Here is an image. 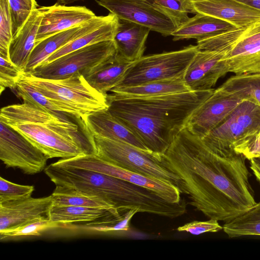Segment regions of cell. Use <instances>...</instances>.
I'll return each instance as SVG.
<instances>
[{
    "label": "cell",
    "instance_id": "cell-40",
    "mask_svg": "<svg viewBox=\"0 0 260 260\" xmlns=\"http://www.w3.org/2000/svg\"><path fill=\"white\" fill-rule=\"evenodd\" d=\"M138 213L137 210H129L126 212L124 218L113 224L90 225L88 229L100 232H124L129 229V222L134 215Z\"/></svg>",
    "mask_w": 260,
    "mask_h": 260
},
{
    "label": "cell",
    "instance_id": "cell-30",
    "mask_svg": "<svg viewBox=\"0 0 260 260\" xmlns=\"http://www.w3.org/2000/svg\"><path fill=\"white\" fill-rule=\"evenodd\" d=\"M160 12L167 16L177 28L186 23L188 14H197L191 0H148Z\"/></svg>",
    "mask_w": 260,
    "mask_h": 260
},
{
    "label": "cell",
    "instance_id": "cell-43",
    "mask_svg": "<svg viewBox=\"0 0 260 260\" xmlns=\"http://www.w3.org/2000/svg\"><path fill=\"white\" fill-rule=\"evenodd\" d=\"M79 1H84V0H57V4L60 5H67L73 3L74 2Z\"/></svg>",
    "mask_w": 260,
    "mask_h": 260
},
{
    "label": "cell",
    "instance_id": "cell-6",
    "mask_svg": "<svg viewBox=\"0 0 260 260\" xmlns=\"http://www.w3.org/2000/svg\"><path fill=\"white\" fill-rule=\"evenodd\" d=\"M198 50L197 46L190 45L177 51L142 56L134 61L117 86L183 77Z\"/></svg>",
    "mask_w": 260,
    "mask_h": 260
},
{
    "label": "cell",
    "instance_id": "cell-24",
    "mask_svg": "<svg viewBox=\"0 0 260 260\" xmlns=\"http://www.w3.org/2000/svg\"><path fill=\"white\" fill-rule=\"evenodd\" d=\"M238 28L232 24L217 18L197 13L172 34L174 41L206 39Z\"/></svg>",
    "mask_w": 260,
    "mask_h": 260
},
{
    "label": "cell",
    "instance_id": "cell-5",
    "mask_svg": "<svg viewBox=\"0 0 260 260\" xmlns=\"http://www.w3.org/2000/svg\"><path fill=\"white\" fill-rule=\"evenodd\" d=\"M96 155L117 167L143 175L166 181L175 185L181 193V178L160 162V154L139 149L125 142L93 136Z\"/></svg>",
    "mask_w": 260,
    "mask_h": 260
},
{
    "label": "cell",
    "instance_id": "cell-15",
    "mask_svg": "<svg viewBox=\"0 0 260 260\" xmlns=\"http://www.w3.org/2000/svg\"><path fill=\"white\" fill-rule=\"evenodd\" d=\"M52 206L51 195L39 198L30 196L0 203V232L38 220L50 219Z\"/></svg>",
    "mask_w": 260,
    "mask_h": 260
},
{
    "label": "cell",
    "instance_id": "cell-38",
    "mask_svg": "<svg viewBox=\"0 0 260 260\" xmlns=\"http://www.w3.org/2000/svg\"><path fill=\"white\" fill-rule=\"evenodd\" d=\"M234 149L249 160L260 157V131L237 142Z\"/></svg>",
    "mask_w": 260,
    "mask_h": 260
},
{
    "label": "cell",
    "instance_id": "cell-26",
    "mask_svg": "<svg viewBox=\"0 0 260 260\" xmlns=\"http://www.w3.org/2000/svg\"><path fill=\"white\" fill-rule=\"evenodd\" d=\"M118 20V18L116 16L98 28L76 38L52 53L40 64L50 62L63 55L86 46L102 41L113 40L117 27Z\"/></svg>",
    "mask_w": 260,
    "mask_h": 260
},
{
    "label": "cell",
    "instance_id": "cell-9",
    "mask_svg": "<svg viewBox=\"0 0 260 260\" xmlns=\"http://www.w3.org/2000/svg\"><path fill=\"white\" fill-rule=\"evenodd\" d=\"M56 163L94 171L143 186L155 192L170 203H179L183 200L181 192L174 184L117 167L103 160L96 154L81 155L61 159Z\"/></svg>",
    "mask_w": 260,
    "mask_h": 260
},
{
    "label": "cell",
    "instance_id": "cell-18",
    "mask_svg": "<svg viewBox=\"0 0 260 260\" xmlns=\"http://www.w3.org/2000/svg\"><path fill=\"white\" fill-rule=\"evenodd\" d=\"M197 13L226 21L237 28L260 20V11L237 0H191Z\"/></svg>",
    "mask_w": 260,
    "mask_h": 260
},
{
    "label": "cell",
    "instance_id": "cell-21",
    "mask_svg": "<svg viewBox=\"0 0 260 260\" xmlns=\"http://www.w3.org/2000/svg\"><path fill=\"white\" fill-rule=\"evenodd\" d=\"M150 30L145 26L118 18L113 39L116 54L129 61L140 58L145 50V43Z\"/></svg>",
    "mask_w": 260,
    "mask_h": 260
},
{
    "label": "cell",
    "instance_id": "cell-29",
    "mask_svg": "<svg viewBox=\"0 0 260 260\" xmlns=\"http://www.w3.org/2000/svg\"><path fill=\"white\" fill-rule=\"evenodd\" d=\"M222 229L230 238L260 236V202L256 203L242 214L225 222Z\"/></svg>",
    "mask_w": 260,
    "mask_h": 260
},
{
    "label": "cell",
    "instance_id": "cell-3",
    "mask_svg": "<svg viewBox=\"0 0 260 260\" xmlns=\"http://www.w3.org/2000/svg\"><path fill=\"white\" fill-rule=\"evenodd\" d=\"M0 120L13 128L48 158L96 154L94 137L84 120L23 103L2 108Z\"/></svg>",
    "mask_w": 260,
    "mask_h": 260
},
{
    "label": "cell",
    "instance_id": "cell-13",
    "mask_svg": "<svg viewBox=\"0 0 260 260\" xmlns=\"http://www.w3.org/2000/svg\"><path fill=\"white\" fill-rule=\"evenodd\" d=\"M223 60L229 73H260V20L245 28Z\"/></svg>",
    "mask_w": 260,
    "mask_h": 260
},
{
    "label": "cell",
    "instance_id": "cell-36",
    "mask_svg": "<svg viewBox=\"0 0 260 260\" xmlns=\"http://www.w3.org/2000/svg\"><path fill=\"white\" fill-rule=\"evenodd\" d=\"M32 185H24L11 182L0 177V203L31 196Z\"/></svg>",
    "mask_w": 260,
    "mask_h": 260
},
{
    "label": "cell",
    "instance_id": "cell-35",
    "mask_svg": "<svg viewBox=\"0 0 260 260\" xmlns=\"http://www.w3.org/2000/svg\"><path fill=\"white\" fill-rule=\"evenodd\" d=\"M0 56L10 59L9 48L13 38L9 0H0Z\"/></svg>",
    "mask_w": 260,
    "mask_h": 260
},
{
    "label": "cell",
    "instance_id": "cell-28",
    "mask_svg": "<svg viewBox=\"0 0 260 260\" xmlns=\"http://www.w3.org/2000/svg\"><path fill=\"white\" fill-rule=\"evenodd\" d=\"M51 196L54 206H80L119 210L96 197L70 187L56 185Z\"/></svg>",
    "mask_w": 260,
    "mask_h": 260
},
{
    "label": "cell",
    "instance_id": "cell-27",
    "mask_svg": "<svg viewBox=\"0 0 260 260\" xmlns=\"http://www.w3.org/2000/svg\"><path fill=\"white\" fill-rule=\"evenodd\" d=\"M219 87L260 106V73L235 75Z\"/></svg>",
    "mask_w": 260,
    "mask_h": 260
},
{
    "label": "cell",
    "instance_id": "cell-16",
    "mask_svg": "<svg viewBox=\"0 0 260 260\" xmlns=\"http://www.w3.org/2000/svg\"><path fill=\"white\" fill-rule=\"evenodd\" d=\"M116 16L110 13L106 16H96L81 25L54 34L35 43L24 73H29L52 53L76 38L108 22Z\"/></svg>",
    "mask_w": 260,
    "mask_h": 260
},
{
    "label": "cell",
    "instance_id": "cell-11",
    "mask_svg": "<svg viewBox=\"0 0 260 260\" xmlns=\"http://www.w3.org/2000/svg\"><path fill=\"white\" fill-rule=\"evenodd\" d=\"M97 4L118 18L149 28L165 37L177 29L171 21L148 0H95Z\"/></svg>",
    "mask_w": 260,
    "mask_h": 260
},
{
    "label": "cell",
    "instance_id": "cell-2",
    "mask_svg": "<svg viewBox=\"0 0 260 260\" xmlns=\"http://www.w3.org/2000/svg\"><path fill=\"white\" fill-rule=\"evenodd\" d=\"M214 90L142 98L117 99L107 94L108 110L149 150L162 154Z\"/></svg>",
    "mask_w": 260,
    "mask_h": 260
},
{
    "label": "cell",
    "instance_id": "cell-37",
    "mask_svg": "<svg viewBox=\"0 0 260 260\" xmlns=\"http://www.w3.org/2000/svg\"><path fill=\"white\" fill-rule=\"evenodd\" d=\"M22 71L14 65L10 60L0 56V92L6 88L15 90Z\"/></svg>",
    "mask_w": 260,
    "mask_h": 260
},
{
    "label": "cell",
    "instance_id": "cell-32",
    "mask_svg": "<svg viewBox=\"0 0 260 260\" xmlns=\"http://www.w3.org/2000/svg\"><path fill=\"white\" fill-rule=\"evenodd\" d=\"M65 226L64 224L50 219L38 220L13 229L1 231V240L22 236H38L47 230Z\"/></svg>",
    "mask_w": 260,
    "mask_h": 260
},
{
    "label": "cell",
    "instance_id": "cell-12",
    "mask_svg": "<svg viewBox=\"0 0 260 260\" xmlns=\"http://www.w3.org/2000/svg\"><path fill=\"white\" fill-rule=\"evenodd\" d=\"M242 101L233 93L220 87L191 114L185 127L192 134L203 138L221 122Z\"/></svg>",
    "mask_w": 260,
    "mask_h": 260
},
{
    "label": "cell",
    "instance_id": "cell-42",
    "mask_svg": "<svg viewBox=\"0 0 260 260\" xmlns=\"http://www.w3.org/2000/svg\"><path fill=\"white\" fill-rule=\"evenodd\" d=\"M260 11V0H237Z\"/></svg>",
    "mask_w": 260,
    "mask_h": 260
},
{
    "label": "cell",
    "instance_id": "cell-14",
    "mask_svg": "<svg viewBox=\"0 0 260 260\" xmlns=\"http://www.w3.org/2000/svg\"><path fill=\"white\" fill-rule=\"evenodd\" d=\"M225 54L221 51L198 50L183 76L190 91L211 89L219 78L229 73L223 60Z\"/></svg>",
    "mask_w": 260,
    "mask_h": 260
},
{
    "label": "cell",
    "instance_id": "cell-20",
    "mask_svg": "<svg viewBox=\"0 0 260 260\" xmlns=\"http://www.w3.org/2000/svg\"><path fill=\"white\" fill-rule=\"evenodd\" d=\"M84 121L93 136L125 142L141 150L151 151L108 109L88 115Z\"/></svg>",
    "mask_w": 260,
    "mask_h": 260
},
{
    "label": "cell",
    "instance_id": "cell-1",
    "mask_svg": "<svg viewBox=\"0 0 260 260\" xmlns=\"http://www.w3.org/2000/svg\"><path fill=\"white\" fill-rule=\"evenodd\" d=\"M246 159L234 149L208 147L185 127L160 154L161 164L182 180L188 203L209 219L225 222L256 203Z\"/></svg>",
    "mask_w": 260,
    "mask_h": 260
},
{
    "label": "cell",
    "instance_id": "cell-31",
    "mask_svg": "<svg viewBox=\"0 0 260 260\" xmlns=\"http://www.w3.org/2000/svg\"><path fill=\"white\" fill-rule=\"evenodd\" d=\"M16 90L18 95L23 100V103L49 111L62 113L59 107L51 103L48 99L21 76L17 82Z\"/></svg>",
    "mask_w": 260,
    "mask_h": 260
},
{
    "label": "cell",
    "instance_id": "cell-41",
    "mask_svg": "<svg viewBox=\"0 0 260 260\" xmlns=\"http://www.w3.org/2000/svg\"><path fill=\"white\" fill-rule=\"evenodd\" d=\"M250 168L260 183V157H254L250 159Z\"/></svg>",
    "mask_w": 260,
    "mask_h": 260
},
{
    "label": "cell",
    "instance_id": "cell-25",
    "mask_svg": "<svg viewBox=\"0 0 260 260\" xmlns=\"http://www.w3.org/2000/svg\"><path fill=\"white\" fill-rule=\"evenodd\" d=\"M183 77L156 81L131 86H116L110 91L111 96L117 99L142 98L190 91Z\"/></svg>",
    "mask_w": 260,
    "mask_h": 260
},
{
    "label": "cell",
    "instance_id": "cell-39",
    "mask_svg": "<svg viewBox=\"0 0 260 260\" xmlns=\"http://www.w3.org/2000/svg\"><path fill=\"white\" fill-rule=\"evenodd\" d=\"M222 229L218 220L210 219L207 221H193L179 226V232H186L193 235H199L205 233H215Z\"/></svg>",
    "mask_w": 260,
    "mask_h": 260
},
{
    "label": "cell",
    "instance_id": "cell-4",
    "mask_svg": "<svg viewBox=\"0 0 260 260\" xmlns=\"http://www.w3.org/2000/svg\"><path fill=\"white\" fill-rule=\"evenodd\" d=\"M21 76L63 113L84 120L88 115L108 109L107 95L92 88L81 74L57 80L36 78L24 72Z\"/></svg>",
    "mask_w": 260,
    "mask_h": 260
},
{
    "label": "cell",
    "instance_id": "cell-23",
    "mask_svg": "<svg viewBox=\"0 0 260 260\" xmlns=\"http://www.w3.org/2000/svg\"><path fill=\"white\" fill-rule=\"evenodd\" d=\"M43 11V7L34 10L10 44V59L23 72L35 45Z\"/></svg>",
    "mask_w": 260,
    "mask_h": 260
},
{
    "label": "cell",
    "instance_id": "cell-17",
    "mask_svg": "<svg viewBox=\"0 0 260 260\" xmlns=\"http://www.w3.org/2000/svg\"><path fill=\"white\" fill-rule=\"evenodd\" d=\"M43 10L35 43L54 34L83 24L96 16L85 6H66L56 3L43 7Z\"/></svg>",
    "mask_w": 260,
    "mask_h": 260
},
{
    "label": "cell",
    "instance_id": "cell-10",
    "mask_svg": "<svg viewBox=\"0 0 260 260\" xmlns=\"http://www.w3.org/2000/svg\"><path fill=\"white\" fill-rule=\"evenodd\" d=\"M0 159L27 175L44 171L48 157L19 132L0 121Z\"/></svg>",
    "mask_w": 260,
    "mask_h": 260
},
{
    "label": "cell",
    "instance_id": "cell-8",
    "mask_svg": "<svg viewBox=\"0 0 260 260\" xmlns=\"http://www.w3.org/2000/svg\"><path fill=\"white\" fill-rule=\"evenodd\" d=\"M260 131V106L243 100L217 126L201 138L212 148L234 149L243 138Z\"/></svg>",
    "mask_w": 260,
    "mask_h": 260
},
{
    "label": "cell",
    "instance_id": "cell-19",
    "mask_svg": "<svg viewBox=\"0 0 260 260\" xmlns=\"http://www.w3.org/2000/svg\"><path fill=\"white\" fill-rule=\"evenodd\" d=\"M126 212L101 208L52 206L50 219L64 224L79 222L113 224L122 220Z\"/></svg>",
    "mask_w": 260,
    "mask_h": 260
},
{
    "label": "cell",
    "instance_id": "cell-22",
    "mask_svg": "<svg viewBox=\"0 0 260 260\" xmlns=\"http://www.w3.org/2000/svg\"><path fill=\"white\" fill-rule=\"evenodd\" d=\"M134 61L126 60L116 54L94 67L83 76L94 89L104 95L118 86Z\"/></svg>",
    "mask_w": 260,
    "mask_h": 260
},
{
    "label": "cell",
    "instance_id": "cell-7",
    "mask_svg": "<svg viewBox=\"0 0 260 260\" xmlns=\"http://www.w3.org/2000/svg\"><path fill=\"white\" fill-rule=\"evenodd\" d=\"M116 48L113 40L89 45L63 55L52 61L37 66L28 73L36 78L57 80L83 75L114 56Z\"/></svg>",
    "mask_w": 260,
    "mask_h": 260
},
{
    "label": "cell",
    "instance_id": "cell-34",
    "mask_svg": "<svg viewBox=\"0 0 260 260\" xmlns=\"http://www.w3.org/2000/svg\"><path fill=\"white\" fill-rule=\"evenodd\" d=\"M9 2L14 37L39 6L36 0H9Z\"/></svg>",
    "mask_w": 260,
    "mask_h": 260
},
{
    "label": "cell",
    "instance_id": "cell-33",
    "mask_svg": "<svg viewBox=\"0 0 260 260\" xmlns=\"http://www.w3.org/2000/svg\"><path fill=\"white\" fill-rule=\"evenodd\" d=\"M246 27L238 28L197 41L196 46L200 50L221 51L226 53L232 47Z\"/></svg>",
    "mask_w": 260,
    "mask_h": 260
}]
</instances>
